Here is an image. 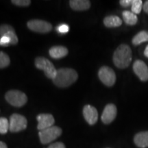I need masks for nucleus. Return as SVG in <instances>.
I'll return each mask as SVG.
<instances>
[{"instance_id":"28","label":"nucleus","mask_w":148,"mask_h":148,"mask_svg":"<svg viewBox=\"0 0 148 148\" xmlns=\"http://www.w3.org/2000/svg\"><path fill=\"white\" fill-rule=\"evenodd\" d=\"M143 10L145 11V12L148 14V1H146L145 3L143 4Z\"/></svg>"},{"instance_id":"11","label":"nucleus","mask_w":148,"mask_h":148,"mask_svg":"<svg viewBox=\"0 0 148 148\" xmlns=\"http://www.w3.org/2000/svg\"><path fill=\"white\" fill-rule=\"evenodd\" d=\"M36 119L38 123L37 128L40 131L53 126L55 122L54 118L51 114H40L37 116Z\"/></svg>"},{"instance_id":"25","label":"nucleus","mask_w":148,"mask_h":148,"mask_svg":"<svg viewBox=\"0 0 148 148\" xmlns=\"http://www.w3.org/2000/svg\"><path fill=\"white\" fill-rule=\"evenodd\" d=\"M10 45H11V40L8 37L1 36V38H0V46L7 47Z\"/></svg>"},{"instance_id":"8","label":"nucleus","mask_w":148,"mask_h":148,"mask_svg":"<svg viewBox=\"0 0 148 148\" xmlns=\"http://www.w3.org/2000/svg\"><path fill=\"white\" fill-rule=\"evenodd\" d=\"M27 25L30 30L38 33H47L52 29L50 23L39 19L30 20L27 22Z\"/></svg>"},{"instance_id":"3","label":"nucleus","mask_w":148,"mask_h":148,"mask_svg":"<svg viewBox=\"0 0 148 148\" xmlns=\"http://www.w3.org/2000/svg\"><path fill=\"white\" fill-rule=\"evenodd\" d=\"M35 66L38 69L42 70L48 78L53 79L56 75L57 70L51 61L44 57H38L35 59Z\"/></svg>"},{"instance_id":"23","label":"nucleus","mask_w":148,"mask_h":148,"mask_svg":"<svg viewBox=\"0 0 148 148\" xmlns=\"http://www.w3.org/2000/svg\"><path fill=\"white\" fill-rule=\"evenodd\" d=\"M12 3L18 6H27L31 3L29 0H12Z\"/></svg>"},{"instance_id":"5","label":"nucleus","mask_w":148,"mask_h":148,"mask_svg":"<svg viewBox=\"0 0 148 148\" xmlns=\"http://www.w3.org/2000/svg\"><path fill=\"white\" fill-rule=\"evenodd\" d=\"M62 134V129L58 126H51L38 133L40 140L42 144H47L58 138Z\"/></svg>"},{"instance_id":"7","label":"nucleus","mask_w":148,"mask_h":148,"mask_svg":"<svg viewBox=\"0 0 148 148\" xmlns=\"http://www.w3.org/2000/svg\"><path fill=\"white\" fill-rule=\"evenodd\" d=\"M98 76L101 82L107 86H112L116 82V75L113 69L108 66H103L98 72Z\"/></svg>"},{"instance_id":"9","label":"nucleus","mask_w":148,"mask_h":148,"mask_svg":"<svg viewBox=\"0 0 148 148\" xmlns=\"http://www.w3.org/2000/svg\"><path fill=\"white\" fill-rule=\"evenodd\" d=\"M117 109L113 103H109L106 105L101 114V121L105 124H110L116 118Z\"/></svg>"},{"instance_id":"17","label":"nucleus","mask_w":148,"mask_h":148,"mask_svg":"<svg viewBox=\"0 0 148 148\" xmlns=\"http://www.w3.org/2000/svg\"><path fill=\"white\" fill-rule=\"evenodd\" d=\"M103 24L107 27H116L121 26L122 20L116 15L108 16L103 19Z\"/></svg>"},{"instance_id":"16","label":"nucleus","mask_w":148,"mask_h":148,"mask_svg":"<svg viewBox=\"0 0 148 148\" xmlns=\"http://www.w3.org/2000/svg\"><path fill=\"white\" fill-rule=\"evenodd\" d=\"M49 53L51 58L59 59L64 58L68 54V49L63 46H54L49 49Z\"/></svg>"},{"instance_id":"20","label":"nucleus","mask_w":148,"mask_h":148,"mask_svg":"<svg viewBox=\"0 0 148 148\" xmlns=\"http://www.w3.org/2000/svg\"><path fill=\"white\" fill-rule=\"evenodd\" d=\"M143 6V1L141 0H133L132 4L131 5V10L135 14H140Z\"/></svg>"},{"instance_id":"4","label":"nucleus","mask_w":148,"mask_h":148,"mask_svg":"<svg viewBox=\"0 0 148 148\" xmlns=\"http://www.w3.org/2000/svg\"><path fill=\"white\" fill-rule=\"evenodd\" d=\"M5 99L10 104L14 107H21L27 103V96L18 90H10L5 93Z\"/></svg>"},{"instance_id":"1","label":"nucleus","mask_w":148,"mask_h":148,"mask_svg":"<svg viewBox=\"0 0 148 148\" xmlns=\"http://www.w3.org/2000/svg\"><path fill=\"white\" fill-rule=\"evenodd\" d=\"M77 77L78 75L74 69L71 68H62L57 70L56 75L53 79V82L58 87L65 88L76 82Z\"/></svg>"},{"instance_id":"22","label":"nucleus","mask_w":148,"mask_h":148,"mask_svg":"<svg viewBox=\"0 0 148 148\" xmlns=\"http://www.w3.org/2000/svg\"><path fill=\"white\" fill-rule=\"evenodd\" d=\"M9 130V121L5 117H0V133L5 134Z\"/></svg>"},{"instance_id":"10","label":"nucleus","mask_w":148,"mask_h":148,"mask_svg":"<svg viewBox=\"0 0 148 148\" xmlns=\"http://www.w3.org/2000/svg\"><path fill=\"white\" fill-rule=\"evenodd\" d=\"M134 73L143 82L148 80V66L143 61L136 60L133 64Z\"/></svg>"},{"instance_id":"6","label":"nucleus","mask_w":148,"mask_h":148,"mask_svg":"<svg viewBox=\"0 0 148 148\" xmlns=\"http://www.w3.org/2000/svg\"><path fill=\"white\" fill-rule=\"evenodd\" d=\"M27 121L26 118L21 114L14 113L10 117L9 130L12 132H18L27 127Z\"/></svg>"},{"instance_id":"13","label":"nucleus","mask_w":148,"mask_h":148,"mask_svg":"<svg viewBox=\"0 0 148 148\" xmlns=\"http://www.w3.org/2000/svg\"><path fill=\"white\" fill-rule=\"evenodd\" d=\"M0 36L8 37L11 40V45L17 44L18 40L15 30L10 25L3 24V25H0Z\"/></svg>"},{"instance_id":"29","label":"nucleus","mask_w":148,"mask_h":148,"mask_svg":"<svg viewBox=\"0 0 148 148\" xmlns=\"http://www.w3.org/2000/svg\"><path fill=\"white\" fill-rule=\"evenodd\" d=\"M0 148H8L7 147L6 144L3 143L2 141H0Z\"/></svg>"},{"instance_id":"27","label":"nucleus","mask_w":148,"mask_h":148,"mask_svg":"<svg viewBox=\"0 0 148 148\" xmlns=\"http://www.w3.org/2000/svg\"><path fill=\"white\" fill-rule=\"evenodd\" d=\"M47 148H65V145L62 142H56L51 144Z\"/></svg>"},{"instance_id":"21","label":"nucleus","mask_w":148,"mask_h":148,"mask_svg":"<svg viewBox=\"0 0 148 148\" xmlns=\"http://www.w3.org/2000/svg\"><path fill=\"white\" fill-rule=\"evenodd\" d=\"M10 60L8 54L3 51H0V69L7 67L10 65Z\"/></svg>"},{"instance_id":"14","label":"nucleus","mask_w":148,"mask_h":148,"mask_svg":"<svg viewBox=\"0 0 148 148\" xmlns=\"http://www.w3.org/2000/svg\"><path fill=\"white\" fill-rule=\"evenodd\" d=\"M135 145L139 148L148 147V131H143L136 134L134 137Z\"/></svg>"},{"instance_id":"24","label":"nucleus","mask_w":148,"mask_h":148,"mask_svg":"<svg viewBox=\"0 0 148 148\" xmlns=\"http://www.w3.org/2000/svg\"><path fill=\"white\" fill-rule=\"evenodd\" d=\"M69 30V25L66 24H61L60 25L57 27V31L60 33V34H65L67 33Z\"/></svg>"},{"instance_id":"30","label":"nucleus","mask_w":148,"mask_h":148,"mask_svg":"<svg viewBox=\"0 0 148 148\" xmlns=\"http://www.w3.org/2000/svg\"><path fill=\"white\" fill-rule=\"evenodd\" d=\"M144 55H145V57L148 58V45H147V47H145V51H144Z\"/></svg>"},{"instance_id":"19","label":"nucleus","mask_w":148,"mask_h":148,"mask_svg":"<svg viewBox=\"0 0 148 148\" xmlns=\"http://www.w3.org/2000/svg\"><path fill=\"white\" fill-rule=\"evenodd\" d=\"M148 41V32L145 30L140 31L136 34L132 38V44L134 45H138L142 42Z\"/></svg>"},{"instance_id":"26","label":"nucleus","mask_w":148,"mask_h":148,"mask_svg":"<svg viewBox=\"0 0 148 148\" xmlns=\"http://www.w3.org/2000/svg\"><path fill=\"white\" fill-rule=\"evenodd\" d=\"M132 2L133 0H121V1H119L120 5H121V6L124 7V8H127V7L132 5Z\"/></svg>"},{"instance_id":"15","label":"nucleus","mask_w":148,"mask_h":148,"mask_svg":"<svg viewBox=\"0 0 148 148\" xmlns=\"http://www.w3.org/2000/svg\"><path fill=\"white\" fill-rule=\"evenodd\" d=\"M69 4L73 10L77 11L88 10L90 7V2L88 0H71Z\"/></svg>"},{"instance_id":"18","label":"nucleus","mask_w":148,"mask_h":148,"mask_svg":"<svg viewBox=\"0 0 148 148\" xmlns=\"http://www.w3.org/2000/svg\"><path fill=\"white\" fill-rule=\"evenodd\" d=\"M123 21L127 25H134L138 21V17L136 14L133 13L132 11L124 10L122 13Z\"/></svg>"},{"instance_id":"12","label":"nucleus","mask_w":148,"mask_h":148,"mask_svg":"<svg viewBox=\"0 0 148 148\" xmlns=\"http://www.w3.org/2000/svg\"><path fill=\"white\" fill-rule=\"evenodd\" d=\"M83 115L85 120L90 125L95 124L98 119L97 109L90 105H86L83 108Z\"/></svg>"},{"instance_id":"2","label":"nucleus","mask_w":148,"mask_h":148,"mask_svg":"<svg viewBox=\"0 0 148 148\" xmlns=\"http://www.w3.org/2000/svg\"><path fill=\"white\" fill-rule=\"evenodd\" d=\"M132 50L125 44H121L116 48L113 54V62L116 67L125 69L132 61Z\"/></svg>"}]
</instances>
